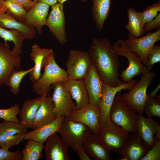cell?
Wrapping results in <instances>:
<instances>
[{"label":"cell","mask_w":160,"mask_h":160,"mask_svg":"<svg viewBox=\"0 0 160 160\" xmlns=\"http://www.w3.org/2000/svg\"><path fill=\"white\" fill-rule=\"evenodd\" d=\"M87 52L92 63L105 83L112 87L121 83L122 81L119 78V56L108 39L92 38Z\"/></svg>","instance_id":"cell-1"},{"label":"cell","mask_w":160,"mask_h":160,"mask_svg":"<svg viewBox=\"0 0 160 160\" xmlns=\"http://www.w3.org/2000/svg\"><path fill=\"white\" fill-rule=\"evenodd\" d=\"M42 68L44 69L43 73L38 79L31 83L32 91L40 96H50L52 84L69 80L66 71L57 63L54 53L44 59Z\"/></svg>","instance_id":"cell-2"},{"label":"cell","mask_w":160,"mask_h":160,"mask_svg":"<svg viewBox=\"0 0 160 160\" xmlns=\"http://www.w3.org/2000/svg\"><path fill=\"white\" fill-rule=\"evenodd\" d=\"M116 94L109 113L110 121L126 131L137 134L138 113L123 99L120 92Z\"/></svg>","instance_id":"cell-3"},{"label":"cell","mask_w":160,"mask_h":160,"mask_svg":"<svg viewBox=\"0 0 160 160\" xmlns=\"http://www.w3.org/2000/svg\"><path fill=\"white\" fill-rule=\"evenodd\" d=\"M113 46L116 53L118 56L125 57L129 62L128 67L122 71L119 74L123 82H129L135 77L150 71L147 68L143 65L138 55L129 49L123 40L118 39Z\"/></svg>","instance_id":"cell-4"},{"label":"cell","mask_w":160,"mask_h":160,"mask_svg":"<svg viewBox=\"0 0 160 160\" xmlns=\"http://www.w3.org/2000/svg\"><path fill=\"white\" fill-rule=\"evenodd\" d=\"M57 132L66 146L76 152L82 145L84 139L90 133V129L81 123L64 117Z\"/></svg>","instance_id":"cell-5"},{"label":"cell","mask_w":160,"mask_h":160,"mask_svg":"<svg viewBox=\"0 0 160 160\" xmlns=\"http://www.w3.org/2000/svg\"><path fill=\"white\" fill-rule=\"evenodd\" d=\"M140 79L129 92L122 95L124 100L138 114L144 113L145 105L148 97L147 89L156 76L152 71L141 75Z\"/></svg>","instance_id":"cell-6"},{"label":"cell","mask_w":160,"mask_h":160,"mask_svg":"<svg viewBox=\"0 0 160 160\" xmlns=\"http://www.w3.org/2000/svg\"><path fill=\"white\" fill-rule=\"evenodd\" d=\"M100 114V106H95L89 103L80 109H75L67 118L83 124L89 128L92 134L99 136Z\"/></svg>","instance_id":"cell-7"},{"label":"cell","mask_w":160,"mask_h":160,"mask_svg":"<svg viewBox=\"0 0 160 160\" xmlns=\"http://www.w3.org/2000/svg\"><path fill=\"white\" fill-rule=\"evenodd\" d=\"M52 99L54 104V112L56 118L68 117L76 109V104L73 102L70 93L64 87L63 82L59 81L52 84Z\"/></svg>","instance_id":"cell-8"},{"label":"cell","mask_w":160,"mask_h":160,"mask_svg":"<svg viewBox=\"0 0 160 160\" xmlns=\"http://www.w3.org/2000/svg\"><path fill=\"white\" fill-rule=\"evenodd\" d=\"M91 63L87 52L74 49L70 50L65 63L69 79H83Z\"/></svg>","instance_id":"cell-9"},{"label":"cell","mask_w":160,"mask_h":160,"mask_svg":"<svg viewBox=\"0 0 160 160\" xmlns=\"http://www.w3.org/2000/svg\"><path fill=\"white\" fill-rule=\"evenodd\" d=\"M132 79L127 82H122L117 86L112 87L104 83L100 104V114L99 121L100 127L108 124L110 121L109 113L114 97L118 92L123 89L131 90L137 82Z\"/></svg>","instance_id":"cell-10"},{"label":"cell","mask_w":160,"mask_h":160,"mask_svg":"<svg viewBox=\"0 0 160 160\" xmlns=\"http://www.w3.org/2000/svg\"><path fill=\"white\" fill-rule=\"evenodd\" d=\"M160 40V29L145 36L136 38L129 33L127 39L124 40L129 49L136 53L146 65L148 54L155 43Z\"/></svg>","instance_id":"cell-11"},{"label":"cell","mask_w":160,"mask_h":160,"mask_svg":"<svg viewBox=\"0 0 160 160\" xmlns=\"http://www.w3.org/2000/svg\"><path fill=\"white\" fill-rule=\"evenodd\" d=\"M100 138L110 151L119 152L129 137V133L121 127L110 121L100 127Z\"/></svg>","instance_id":"cell-12"},{"label":"cell","mask_w":160,"mask_h":160,"mask_svg":"<svg viewBox=\"0 0 160 160\" xmlns=\"http://www.w3.org/2000/svg\"><path fill=\"white\" fill-rule=\"evenodd\" d=\"M65 25L63 4L57 2L51 6V10L47 18L45 25L62 45H65L67 41Z\"/></svg>","instance_id":"cell-13"},{"label":"cell","mask_w":160,"mask_h":160,"mask_svg":"<svg viewBox=\"0 0 160 160\" xmlns=\"http://www.w3.org/2000/svg\"><path fill=\"white\" fill-rule=\"evenodd\" d=\"M21 68L20 55L13 53L7 42H0V86L4 84L13 69L19 70Z\"/></svg>","instance_id":"cell-14"},{"label":"cell","mask_w":160,"mask_h":160,"mask_svg":"<svg viewBox=\"0 0 160 160\" xmlns=\"http://www.w3.org/2000/svg\"><path fill=\"white\" fill-rule=\"evenodd\" d=\"M83 79L89 103L100 106L104 82L92 63Z\"/></svg>","instance_id":"cell-15"},{"label":"cell","mask_w":160,"mask_h":160,"mask_svg":"<svg viewBox=\"0 0 160 160\" xmlns=\"http://www.w3.org/2000/svg\"><path fill=\"white\" fill-rule=\"evenodd\" d=\"M149 149L137 134L129 137L125 144L119 152L122 160H141Z\"/></svg>","instance_id":"cell-16"},{"label":"cell","mask_w":160,"mask_h":160,"mask_svg":"<svg viewBox=\"0 0 160 160\" xmlns=\"http://www.w3.org/2000/svg\"><path fill=\"white\" fill-rule=\"evenodd\" d=\"M44 145L46 160H69L68 148L60 136L55 132L49 137Z\"/></svg>","instance_id":"cell-17"},{"label":"cell","mask_w":160,"mask_h":160,"mask_svg":"<svg viewBox=\"0 0 160 160\" xmlns=\"http://www.w3.org/2000/svg\"><path fill=\"white\" fill-rule=\"evenodd\" d=\"M82 146L93 160H112L111 151L103 143L99 136L90 133L84 139Z\"/></svg>","instance_id":"cell-18"},{"label":"cell","mask_w":160,"mask_h":160,"mask_svg":"<svg viewBox=\"0 0 160 160\" xmlns=\"http://www.w3.org/2000/svg\"><path fill=\"white\" fill-rule=\"evenodd\" d=\"M50 6L38 1L27 11L23 23L34 28L39 34L42 33V28L45 25Z\"/></svg>","instance_id":"cell-19"},{"label":"cell","mask_w":160,"mask_h":160,"mask_svg":"<svg viewBox=\"0 0 160 160\" xmlns=\"http://www.w3.org/2000/svg\"><path fill=\"white\" fill-rule=\"evenodd\" d=\"M160 127V124L152 118H145L138 114L137 122V134L149 149L154 143L153 135Z\"/></svg>","instance_id":"cell-20"},{"label":"cell","mask_w":160,"mask_h":160,"mask_svg":"<svg viewBox=\"0 0 160 160\" xmlns=\"http://www.w3.org/2000/svg\"><path fill=\"white\" fill-rule=\"evenodd\" d=\"M41 103L31 128L34 129L51 123L56 119L52 97L40 96Z\"/></svg>","instance_id":"cell-21"},{"label":"cell","mask_w":160,"mask_h":160,"mask_svg":"<svg viewBox=\"0 0 160 160\" xmlns=\"http://www.w3.org/2000/svg\"><path fill=\"white\" fill-rule=\"evenodd\" d=\"M65 88L76 101V109H80L89 103L84 79L70 80L63 82Z\"/></svg>","instance_id":"cell-22"},{"label":"cell","mask_w":160,"mask_h":160,"mask_svg":"<svg viewBox=\"0 0 160 160\" xmlns=\"http://www.w3.org/2000/svg\"><path fill=\"white\" fill-rule=\"evenodd\" d=\"M53 53L51 48H41L36 44L31 46L30 55L34 63V69L28 74L29 79L31 83L37 80L41 76L44 59Z\"/></svg>","instance_id":"cell-23"},{"label":"cell","mask_w":160,"mask_h":160,"mask_svg":"<svg viewBox=\"0 0 160 160\" xmlns=\"http://www.w3.org/2000/svg\"><path fill=\"white\" fill-rule=\"evenodd\" d=\"M0 26L6 29L18 31L28 40L33 39L36 32L34 28L19 22L9 14L2 11H0Z\"/></svg>","instance_id":"cell-24"},{"label":"cell","mask_w":160,"mask_h":160,"mask_svg":"<svg viewBox=\"0 0 160 160\" xmlns=\"http://www.w3.org/2000/svg\"><path fill=\"white\" fill-rule=\"evenodd\" d=\"M64 117L56 118L50 123L27 132L24 137L25 140L31 139L44 143L47 139L53 133L57 132Z\"/></svg>","instance_id":"cell-25"},{"label":"cell","mask_w":160,"mask_h":160,"mask_svg":"<svg viewBox=\"0 0 160 160\" xmlns=\"http://www.w3.org/2000/svg\"><path fill=\"white\" fill-rule=\"evenodd\" d=\"M41 103L40 97L24 101L20 109L19 122L27 128H31Z\"/></svg>","instance_id":"cell-26"},{"label":"cell","mask_w":160,"mask_h":160,"mask_svg":"<svg viewBox=\"0 0 160 160\" xmlns=\"http://www.w3.org/2000/svg\"><path fill=\"white\" fill-rule=\"evenodd\" d=\"M92 16L97 29L100 32L105 21L108 18L111 9V0H92Z\"/></svg>","instance_id":"cell-27"},{"label":"cell","mask_w":160,"mask_h":160,"mask_svg":"<svg viewBox=\"0 0 160 160\" xmlns=\"http://www.w3.org/2000/svg\"><path fill=\"white\" fill-rule=\"evenodd\" d=\"M127 13L128 21L125 28L128 31L129 33L135 37L143 36L145 24L142 12H137L133 7H130L127 9Z\"/></svg>","instance_id":"cell-28"},{"label":"cell","mask_w":160,"mask_h":160,"mask_svg":"<svg viewBox=\"0 0 160 160\" xmlns=\"http://www.w3.org/2000/svg\"><path fill=\"white\" fill-rule=\"evenodd\" d=\"M0 37L4 40L5 43L8 41L13 43L14 47L12 50L14 54L20 55L22 54L24 41L26 39L23 33L17 30H7L0 26Z\"/></svg>","instance_id":"cell-29"},{"label":"cell","mask_w":160,"mask_h":160,"mask_svg":"<svg viewBox=\"0 0 160 160\" xmlns=\"http://www.w3.org/2000/svg\"><path fill=\"white\" fill-rule=\"evenodd\" d=\"M34 69L33 67L26 70H17L14 68L11 71L5 83L10 92L15 95H17L20 90L21 81L27 74Z\"/></svg>","instance_id":"cell-30"},{"label":"cell","mask_w":160,"mask_h":160,"mask_svg":"<svg viewBox=\"0 0 160 160\" xmlns=\"http://www.w3.org/2000/svg\"><path fill=\"white\" fill-rule=\"evenodd\" d=\"M25 148L21 151L23 160H38L42 157L44 143L28 139Z\"/></svg>","instance_id":"cell-31"},{"label":"cell","mask_w":160,"mask_h":160,"mask_svg":"<svg viewBox=\"0 0 160 160\" xmlns=\"http://www.w3.org/2000/svg\"><path fill=\"white\" fill-rule=\"evenodd\" d=\"M0 11L9 14L18 21L22 23L24 22L27 12L23 6L6 1L0 5Z\"/></svg>","instance_id":"cell-32"},{"label":"cell","mask_w":160,"mask_h":160,"mask_svg":"<svg viewBox=\"0 0 160 160\" xmlns=\"http://www.w3.org/2000/svg\"><path fill=\"white\" fill-rule=\"evenodd\" d=\"M26 128L19 122L3 120L0 123V134L14 136L25 133Z\"/></svg>","instance_id":"cell-33"},{"label":"cell","mask_w":160,"mask_h":160,"mask_svg":"<svg viewBox=\"0 0 160 160\" xmlns=\"http://www.w3.org/2000/svg\"><path fill=\"white\" fill-rule=\"evenodd\" d=\"M25 134L14 136L0 134V147L9 149L18 145L24 139Z\"/></svg>","instance_id":"cell-34"},{"label":"cell","mask_w":160,"mask_h":160,"mask_svg":"<svg viewBox=\"0 0 160 160\" xmlns=\"http://www.w3.org/2000/svg\"><path fill=\"white\" fill-rule=\"evenodd\" d=\"M144 113L149 118L160 117V104L153 98L148 97L144 108Z\"/></svg>","instance_id":"cell-35"},{"label":"cell","mask_w":160,"mask_h":160,"mask_svg":"<svg viewBox=\"0 0 160 160\" xmlns=\"http://www.w3.org/2000/svg\"><path fill=\"white\" fill-rule=\"evenodd\" d=\"M20 110V106L17 104L12 105L8 108L0 109V119L5 121L19 122L17 116Z\"/></svg>","instance_id":"cell-36"},{"label":"cell","mask_w":160,"mask_h":160,"mask_svg":"<svg viewBox=\"0 0 160 160\" xmlns=\"http://www.w3.org/2000/svg\"><path fill=\"white\" fill-rule=\"evenodd\" d=\"M160 12V0L150 6H147L144 10L141 12L144 24L152 20Z\"/></svg>","instance_id":"cell-37"},{"label":"cell","mask_w":160,"mask_h":160,"mask_svg":"<svg viewBox=\"0 0 160 160\" xmlns=\"http://www.w3.org/2000/svg\"><path fill=\"white\" fill-rule=\"evenodd\" d=\"M160 61V47L154 44L148 54L145 66L150 71L153 69V65Z\"/></svg>","instance_id":"cell-38"},{"label":"cell","mask_w":160,"mask_h":160,"mask_svg":"<svg viewBox=\"0 0 160 160\" xmlns=\"http://www.w3.org/2000/svg\"><path fill=\"white\" fill-rule=\"evenodd\" d=\"M153 146L141 160H160V139H154Z\"/></svg>","instance_id":"cell-39"},{"label":"cell","mask_w":160,"mask_h":160,"mask_svg":"<svg viewBox=\"0 0 160 160\" xmlns=\"http://www.w3.org/2000/svg\"><path fill=\"white\" fill-rule=\"evenodd\" d=\"M22 159V152L20 150L11 152L7 148H0V160H21Z\"/></svg>","instance_id":"cell-40"},{"label":"cell","mask_w":160,"mask_h":160,"mask_svg":"<svg viewBox=\"0 0 160 160\" xmlns=\"http://www.w3.org/2000/svg\"><path fill=\"white\" fill-rule=\"evenodd\" d=\"M160 29V12L150 22L145 24L143 31L144 33L149 32L153 29Z\"/></svg>","instance_id":"cell-41"},{"label":"cell","mask_w":160,"mask_h":160,"mask_svg":"<svg viewBox=\"0 0 160 160\" xmlns=\"http://www.w3.org/2000/svg\"><path fill=\"white\" fill-rule=\"evenodd\" d=\"M15 4L21 5L26 10L29 9L35 4L32 0H6Z\"/></svg>","instance_id":"cell-42"},{"label":"cell","mask_w":160,"mask_h":160,"mask_svg":"<svg viewBox=\"0 0 160 160\" xmlns=\"http://www.w3.org/2000/svg\"><path fill=\"white\" fill-rule=\"evenodd\" d=\"M76 154L80 160H91L83 147L81 146L76 152Z\"/></svg>","instance_id":"cell-43"},{"label":"cell","mask_w":160,"mask_h":160,"mask_svg":"<svg viewBox=\"0 0 160 160\" xmlns=\"http://www.w3.org/2000/svg\"><path fill=\"white\" fill-rule=\"evenodd\" d=\"M160 88V84L151 92L147 94L148 97L153 98L156 95Z\"/></svg>","instance_id":"cell-44"},{"label":"cell","mask_w":160,"mask_h":160,"mask_svg":"<svg viewBox=\"0 0 160 160\" xmlns=\"http://www.w3.org/2000/svg\"><path fill=\"white\" fill-rule=\"evenodd\" d=\"M41 1L52 6L58 2L57 0H38V1Z\"/></svg>","instance_id":"cell-45"},{"label":"cell","mask_w":160,"mask_h":160,"mask_svg":"<svg viewBox=\"0 0 160 160\" xmlns=\"http://www.w3.org/2000/svg\"><path fill=\"white\" fill-rule=\"evenodd\" d=\"M156 134V136L154 137V139H160V127L157 129Z\"/></svg>","instance_id":"cell-46"},{"label":"cell","mask_w":160,"mask_h":160,"mask_svg":"<svg viewBox=\"0 0 160 160\" xmlns=\"http://www.w3.org/2000/svg\"><path fill=\"white\" fill-rule=\"evenodd\" d=\"M68 0H57L58 2L63 4V3L65 2L66 1Z\"/></svg>","instance_id":"cell-47"},{"label":"cell","mask_w":160,"mask_h":160,"mask_svg":"<svg viewBox=\"0 0 160 160\" xmlns=\"http://www.w3.org/2000/svg\"><path fill=\"white\" fill-rule=\"evenodd\" d=\"M6 0H0V5L2 4Z\"/></svg>","instance_id":"cell-48"},{"label":"cell","mask_w":160,"mask_h":160,"mask_svg":"<svg viewBox=\"0 0 160 160\" xmlns=\"http://www.w3.org/2000/svg\"><path fill=\"white\" fill-rule=\"evenodd\" d=\"M81 1H82L83 2H87L88 0H81Z\"/></svg>","instance_id":"cell-49"},{"label":"cell","mask_w":160,"mask_h":160,"mask_svg":"<svg viewBox=\"0 0 160 160\" xmlns=\"http://www.w3.org/2000/svg\"><path fill=\"white\" fill-rule=\"evenodd\" d=\"M33 1L35 3H36L38 1V0H34Z\"/></svg>","instance_id":"cell-50"},{"label":"cell","mask_w":160,"mask_h":160,"mask_svg":"<svg viewBox=\"0 0 160 160\" xmlns=\"http://www.w3.org/2000/svg\"><path fill=\"white\" fill-rule=\"evenodd\" d=\"M1 119H0V120H1Z\"/></svg>","instance_id":"cell-51"}]
</instances>
